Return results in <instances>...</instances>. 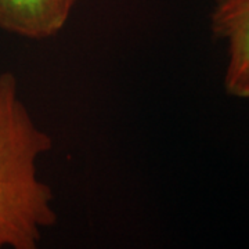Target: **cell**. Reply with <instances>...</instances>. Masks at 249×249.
Masks as SVG:
<instances>
[{"instance_id": "6da1fadb", "label": "cell", "mask_w": 249, "mask_h": 249, "mask_svg": "<svg viewBox=\"0 0 249 249\" xmlns=\"http://www.w3.org/2000/svg\"><path fill=\"white\" fill-rule=\"evenodd\" d=\"M53 148L22 101L18 79L0 73V249H36L57 223L52 187L37 162Z\"/></svg>"}, {"instance_id": "7a4b0ae2", "label": "cell", "mask_w": 249, "mask_h": 249, "mask_svg": "<svg viewBox=\"0 0 249 249\" xmlns=\"http://www.w3.org/2000/svg\"><path fill=\"white\" fill-rule=\"evenodd\" d=\"M211 31L227 49L226 93L249 100V0H216Z\"/></svg>"}, {"instance_id": "3957f363", "label": "cell", "mask_w": 249, "mask_h": 249, "mask_svg": "<svg viewBox=\"0 0 249 249\" xmlns=\"http://www.w3.org/2000/svg\"><path fill=\"white\" fill-rule=\"evenodd\" d=\"M76 0H0V31L31 40L58 35Z\"/></svg>"}]
</instances>
